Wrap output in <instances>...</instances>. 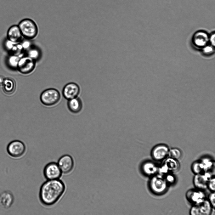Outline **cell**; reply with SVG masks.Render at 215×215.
Masks as SVG:
<instances>
[{
    "label": "cell",
    "instance_id": "6da1fadb",
    "mask_svg": "<svg viewBox=\"0 0 215 215\" xmlns=\"http://www.w3.org/2000/svg\"><path fill=\"white\" fill-rule=\"evenodd\" d=\"M65 190V185L59 179L47 180L40 187L39 192L40 200L44 206H51L59 200Z\"/></svg>",
    "mask_w": 215,
    "mask_h": 215
},
{
    "label": "cell",
    "instance_id": "7a4b0ae2",
    "mask_svg": "<svg viewBox=\"0 0 215 215\" xmlns=\"http://www.w3.org/2000/svg\"><path fill=\"white\" fill-rule=\"evenodd\" d=\"M18 26L24 38L31 40L35 38L38 33V28L35 22L28 18H25L19 23Z\"/></svg>",
    "mask_w": 215,
    "mask_h": 215
},
{
    "label": "cell",
    "instance_id": "3957f363",
    "mask_svg": "<svg viewBox=\"0 0 215 215\" xmlns=\"http://www.w3.org/2000/svg\"><path fill=\"white\" fill-rule=\"evenodd\" d=\"M59 91L55 88H49L43 91L40 99L42 103L46 106H52L57 104L60 99Z\"/></svg>",
    "mask_w": 215,
    "mask_h": 215
},
{
    "label": "cell",
    "instance_id": "277c9868",
    "mask_svg": "<svg viewBox=\"0 0 215 215\" xmlns=\"http://www.w3.org/2000/svg\"><path fill=\"white\" fill-rule=\"evenodd\" d=\"M7 150L10 156L13 158L18 159L24 155L26 151V146L21 141L15 140L8 144Z\"/></svg>",
    "mask_w": 215,
    "mask_h": 215
},
{
    "label": "cell",
    "instance_id": "5b68a950",
    "mask_svg": "<svg viewBox=\"0 0 215 215\" xmlns=\"http://www.w3.org/2000/svg\"><path fill=\"white\" fill-rule=\"evenodd\" d=\"M168 184L163 175L159 174L152 176L150 182V186L155 193L161 194L164 192L167 187Z\"/></svg>",
    "mask_w": 215,
    "mask_h": 215
},
{
    "label": "cell",
    "instance_id": "8992f818",
    "mask_svg": "<svg viewBox=\"0 0 215 215\" xmlns=\"http://www.w3.org/2000/svg\"><path fill=\"white\" fill-rule=\"evenodd\" d=\"M36 62L35 60L27 56L23 55L20 59L17 70L23 74H29L35 69Z\"/></svg>",
    "mask_w": 215,
    "mask_h": 215
},
{
    "label": "cell",
    "instance_id": "52a82bcc",
    "mask_svg": "<svg viewBox=\"0 0 215 215\" xmlns=\"http://www.w3.org/2000/svg\"><path fill=\"white\" fill-rule=\"evenodd\" d=\"M62 173L57 163L54 162L48 163L43 170L44 176L47 180L59 179Z\"/></svg>",
    "mask_w": 215,
    "mask_h": 215
},
{
    "label": "cell",
    "instance_id": "ba28073f",
    "mask_svg": "<svg viewBox=\"0 0 215 215\" xmlns=\"http://www.w3.org/2000/svg\"><path fill=\"white\" fill-rule=\"evenodd\" d=\"M213 177L209 171L195 174L193 178V183L198 189L205 190L207 188V184L210 179Z\"/></svg>",
    "mask_w": 215,
    "mask_h": 215
},
{
    "label": "cell",
    "instance_id": "9c48e42d",
    "mask_svg": "<svg viewBox=\"0 0 215 215\" xmlns=\"http://www.w3.org/2000/svg\"><path fill=\"white\" fill-rule=\"evenodd\" d=\"M57 164L62 173L68 174L73 170L74 163L72 157L69 155H65L59 159Z\"/></svg>",
    "mask_w": 215,
    "mask_h": 215
},
{
    "label": "cell",
    "instance_id": "30bf717a",
    "mask_svg": "<svg viewBox=\"0 0 215 215\" xmlns=\"http://www.w3.org/2000/svg\"><path fill=\"white\" fill-rule=\"evenodd\" d=\"M80 91L79 86L76 83L71 82L66 84L62 91L63 97L68 100L77 97Z\"/></svg>",
    "mask_w": 215,
    "mask_h": 215
},
{
    "label": "cell",
    "instance_id": "8fae6325",
    "mask_svg": "<svg viewBox=\"0 0 215 215\" xmlns=\"http://www.w3.org/2000/svg\"><path fill=\"white\" fill-rule=\"evenodd\" d=\"M186 196L188 200L194 205H199L206 199L205 194L202 190L197 189L188 190Z\"/></svg>",
    "mask_w": 215,
    "mask_h": 215
},
{
    "label": "cell",
    "instance_id": "7c38bea8",
    "mask_svg": "<svg viewBox=\"0 0 215 215\" xmlns=\"http://www.w3.org/2000/svg\"><path fill=\"white\" fill-rule=\"evenodd\" d=\"M169 150L168 147L166 144H157L152 150V157L156 161L162 160L168 156Z\"/></svg>",
    "mask_w": 215,
    "mask_h": 215
},
{
    "label": "cell",
    "instance_id": "4fadbf2b",
    "mask_svg": "<svg viewBox=\"0 0 215 215\" xmlns=\"http://www.w3.org/2000/svg\"><path fill=\"white\" fill-rule=\"evenodd\" d=\"M14 201V197L9 190L4 191L0 195V206L5 209L10 208Z\"/></svg>",
    "mask_w": 215,
    "mask_h": 215
},
{
    "label": "cell",
    "instance_id": "5bb4252c",
    "mask_svg": "<svg viewBox=\"0 0 215 215\" xmlns=\"http://www.w3.org/2000/svg\"><path fill=\"white\" fill-rule=\"evenodd\" d=\"M22 37L18 25H12L8 29L7 33L8 40L14 42H19L22 40Z\"/></svg>",
    "mask_w": 215,
    "mask_h": 215
},
{
    "label": "cell",
    "instance_id": "9a60e30c",
    "mask_svg": "<svg viewBox=\"0 0 215 215\" xmlns=\"http://www.w3.org/2000/svg\"><path fill=\"white\" fill-rule=\"evenodd\" d=\"M67 105L69 110L71 112L77 114L82 110L83 105L81 99L77 97L68 100Z\"/></svg>",
    "mask_w": 215,
    "mask_h": 215
},
{
    "label": "cell",
    "instance_id": "2e32d148",
    "mask_svg": "<svg viewBox=\"0 0 215 215\" xmlns=\"http://www.w3.org/2000/svg\"><path fill=\"white\" fill-rule=\"evenodd\" d=\"M2 85L3 92L7 95H12L15 91L16 88L15 82L12 78H5Z\"/></svg>",
    "mask_w": 215,
    "mask_h": 215
},
{
    "label": "cell",
    "instance_id": "e0dca14e",
    "mask_svg": "<svg viewBox=\"0 0 215 215\" xmlns=\"http://www.w3.org/2000/svg\"><path fill=\"white\" fill-rule=\"evenodd\" d=\"M208 37L207 34L202 32H198L195 35L193 42L197 47H204L208 41Z\"/></svg>",
    "mask_w": 215,
    "mask_h": 215
},
{
    "label": "cell",
    "instance_id": "ac0fdd59",
    "mask_svg": "<svg viewBox=\"0 0 215 215\" xmlns=\"http://www.w3.org/2000/svg\"><path fill=\"white\" fill-rule=\"evenodd\" d=\"M142 170L145 174L152 176L158 172V167L153 162L147 161L143 165Z\"/></svg>",
    "mask_w": 215,
    "mask_h": 215
},
{
    "label": "cell",
    "instance_id": "d6986e66",
    "mask_svg": "<svg viewBox=\"0 0 215 215\" xmlns=\"http://www.w3.org/2000/svg\"><path fill=\"white\" fill-rule=\"evenodd\" d=\"M163 164L170 173L176 171L179 167L177 160L170 157L165 160Z\"/></svg>",
    "mask_w": 215,
    "mask_h": 215
},
{
    "label": "cell",
    "instance_id": "ffe728a7",
    "mask_svg": "<svg viewBox=\"0 0 215 215\" xmlns=\"http://www.w3.org/2000/svg\"><path fill=\"white\" fill-rule=\"evenodd\" d=\"M198 206L200 215H210L213 207L208 200L206 199Z\"/></svg>",
    "mask_w": 215,
    "mask_h": 215
},
{
    "label": "cell",
    "instance_id": "44dd1931",
    "mask_svg": "<svg viewBox=\"0 0 215 215\" xmlns=\"http://www.w3.org/2000/svg\"><path fill=\"white\" fill-rule=\"evenodd\" d=\"M25 52L26 55L36 61L39 59L41 57L40 51L37 47L33 45H32Z\"/></svg>",
    "mask_w": 215,
    "mask_h": 215
},
{
    "label": "cell",
    "instance_id": "7402d4cb",
    "mask_svg": "<svg viewBox=\"0 0 215 215\" xmlns=\"http://www.w3.org/2000/svg\"><path fill=\"white\" fill-rule=\"evenodd\" d=\"M20 57L17 55L10 54L7 60L8 65L11 68L17 69L18 64Z\"/></svg>",
    "mask_w": 215,
    "mask_h": 215
},
{
    "label": "cell",
    "instance_id": "603a6c76",
    "mask_svg": "<svg viewBox=\"0 0 215 215\" xmlns=\"http://www.w3.org/2000/svg\"><path fill=\"white\" fill-rule=\"evenodd\" d=\"M200 161L202 164L204 172L209 171L214 165V162L212 160L208 158H204Z\"/></svg>",
    "mask_w": 215,
    "mask_h": 215
},
{
    "label": "cell",
    "instance_id": "cb8c5ba5",
    "mask_svg": "<svg viewBox=\"0 0 215 215\" xmlns=\"http://www.w3.org/2000/svg\"><path fill=\"white\" fill-rule=\"evenodd\" d=\"M181 152L178 148H173L169 150L168 156L170 157L177 160L181 157Z\"/></svg>",
    "mask_w": 215,
    "mask_h": 215
},
{
    "label": "cell",
    "instance_id": "d4e9b609",
    "mask_svg": "<svg viewBox=\"0 0 215 215\" xmlns=\"http://www.w3.org/2000/svg\"><path fill=\"white\" fill-rule=\"evenodd\" d=\"M193 172L195 174L204 172L203 167L200 161L194 162L192 166Z\"/></svg>",
    "mask_w": 215,
    "mask_h": 215
},
{
    "label": "cell",
    "instance_id": "484cf974",
    "mask_svg": "<svg viewBox=\"0 0 215 215\" xmlns=\"http://www.w3.org/2000/svg\"><path fill=\"white\" fill-rule=\"evenodd\" d=\"M30 40L25 38V40H21L20 42L24 52L32 45Z\"/></svg>",
    "mask_w": 215,
    "mask_h": 215
},
{
    "label": "cell",
    "instance_id": "4316f807",
    "mask_svg": "<svg viewBox=\"0 0 215 215\" xmlns=\"http://www.w3.org/2000/svg\"><path fill=\"white\" fill-rule=\"evenodd\" d=\"M207 188L212 192H214L215 190V179L212 177L209 180L207 184Z\"/></svg>",
    "mask_w": 215,
    "mask_h": 215
},
{
    "label": "cell",
    "instance_id": "83f0119b",
    "mask_svg": "<svg viewBox=\"0 0 215 215\" xmlns=\"http://www.w3.org/2000/svg\"><path fill=\"white\" fill-rule=\"evenodd\" d=\"M164 178L168 184H172L175 183V178L174 176L170 173L166 174Z\"/></svg>",
    "mask_w": 215,
    "mask_h": 215
},
{
    "label": "cell",
    "instance_id": "f1b7e54d",
    "mask_svg": "<svg viewBox=\"0 0 215 215\" xmlns=\"http://www.w3.org/2000/svg\"><path fill=\"white\" fill-rule=\"evenodd\" d=\"M190 214L191 215H200L198 205H193L190 209Z\"/></svg>",
    "mask_w": 215,
    "mask_h": 215
},
{
    "label": "cell",
    "instance_id": "f546056e",
    "mask_svg": "<svg viewBox=\"0 0 215 215\" xmlns=\"http://www.w3.org/2000/svg\"><path fill=\"white\" fill-rule=\"evenodd\" d=\"M215 194L214 192H212L209 195L208 200L211 203L213 208L215 207Z\"/></svg>",
    "mask_w": 215,
    "mask_h": 215
},
{
    "label": "cell",
    "instance_id": "4dcf8cb0",
    "mask_svg": "<svg viewBox=\"0 0 215 215\" xmlns=\"http://www.w3.org/2000/svg\"><path fill=\"white\" fill-rule=\"evenodd\" d=\"M203 51L205 53L209 54L212 52L213 49L211 47L207 46L204 48Z\"/></svg>",
    "mask_w": 215,
    "mask_h": 215
},
{
    "label": "cell",
    "instance_id": "1f68e13d",
    "mask_svg": "<svg viewBox=\"0 0 215 215\" xmlns=\"http://www.w3.org/2000/svg\"><path fill=\"white\" fill-rule=\"evenodd\" d=\"M210 40L211 43L214 46L215 44V35L214 34L211 35Z\"/></svg>",
    "mask_w": 215,
    "mask_h": 215
},
{
    "label": "cell",
    "instance_id": "d6a6232c",
    "mask_svg": "<svg viewBox=\"0 0 215 215\" xmlns=\"http://www.w3.org/2000/svg\"><path fill=\"white\" fill-rule=\"evenodd\" d=\"M5 78L3 76H0V85H2Z\"/></svg>",
    "mask_w": 215,
    "mask_h": 215
}]
</instances>
